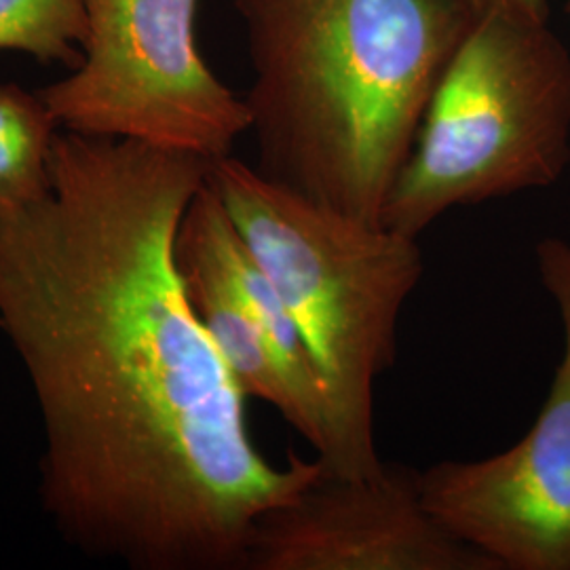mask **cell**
Returning a JSON list of instances; mask_svg holds the SVG:
<instances>
[{
    "instance_id": "6da1fadb",
    "label": "cell",
    "mask_w": 570,
    "mask_h": 570,
    "mask_svg": "<svg viewBox=\"0 0 570 570\" xmlns=\"http://www.w3.org/2000/svg\"><path fill=\"white\" fill-rule=\"evenodd\" d=\"M209 161L58 129L49 190L0 214V334L39 407L61 541L129 570H245L256 520L324 465H273L176 265Z\"/></svg>"
},
{
    "instance_id": "9c48e42d",
    "label": "cell",
    "mask_w": 570,
    "mask_h": 570,
    "mask_svg": "<svg viewBox=\"0 0 570 570\" xmlns=\"http://www.w3.org/2000/svg\"><path fill=\"white\" fill-rule=\"evenodd\" d=\"M58 125L39 94L0 85V214L39 202L49 190Z\"/></svg>"
},
{
    "instance_id": "ba28073f",
    "label": "cell",
    "mask_w": 570,
    "mask_h": 570,
    "mask_svg": "<svg viewBox=\"0 0 570 570\" xmlns=\"http://www.w3.org/2000/svg\"><path fill=\"white\" fill-rule=\"evenodd\" d=\"M174 254L188 301L237 387L245 397L275 407L322 456L330 442L326 410L298 387L265 320L226 275L193 202L178 226Z\"/></svg>"
},
{
    "instance_id": "277c9868",
    "label": "cell",
    "mask_w": 570,
    "mask_h": 570,
    "mask_svg": "<svg viewBox=\"0 0 570 570\" xmlns=\"http://www.w3.org/2000/svg\"><path fill=\"white\" fill-rule=\"evenodd\" d=\"M569 164V49L548 21L492 7L450 58L381 223L419 239L450 209L548 188Z\"/></svg>"
},
{
    "instance_id": "52a82bcc",
    "label": "cell",
    "mask_w": 570,
    "mask_h": 570,
    "mask_svg": "<svg viewBox=\"0 0 570 570\" xmlns=\"http://www.w3.org/2000/svg\"><path fill=\"white\" fill-rule=\"evenodd\" d=\"M245 570H501L425 508L421 471L385 461L366 478L322 473L263 513Z\"/></svg>"
},
{
    "instance_id": "8992f818",
    "label": "cell",
    "mask_w": 570,
    "mask_h": 570,
    "mask_svg": "<svg viewBox=\"0 0 570 570\" xmlns=\"http://www.w3.org/2000/svg\"><path fill=\"white\" fill-rule=\"evenodd\" d=\"M534 256L562 324L548 400L511 449L440 461L421 471V492L440 524L501 570H570V242L546 237Z\"/></svg>"
},
{
    "instance_id": "7a4b0ae2",
    "label": "cell",
    "mask_w": 570,
    "mask_h": 570,
    "mask_svg": "<svg viewBox=\"0 0 570 570\" xmlns=\"http://www.w3.org/2000/svg\"><path fill=\"white\" fill-rule=\"evenodd\" d=\"M256 169L383 225L431 96L478 20L468 0H235Z\"/></svg>"
},
{
    "instance_id": "3957f363",
    "label": "cell",
    "mask_w": 570,
    "mask_h": 570,
    "mask_svg": "<svg viewBox=\"0 0 570 570\" xmlns=\"http://www.w3.org/2000/svg\"><path fill=\"white\" fill-rule=\"evenodd\" d=\"M209 183L247 249L279 292L324 387L330 478L383 468L374 389L397 357L400 317L425 273L416 237L317 204L225 157Z\"/></svg>"
},
{
    "instance_id": "30bf717a",
    "label": "cell",
    "mask_w": 570,
    "mask_h": 570,
    "mask_svg": "<svg viewBox=\"0 0 570 570\" xmlns=\"http://www.w3.org/2000/svg\"><path fill=\"white\" fill-rule=\"evenodd\" d=\"M85 39V0H0V51H20L75 70Z\"/></svg>"
},
{
    "instance_id": "5b68a950",
    "label": "cell",
    "mask_w": 570,
    "mask_h": 570,
    "mask_svg": "<svg viewBox=\"0 0 570 570\" xmlns=\"http://www.w3.org/2000/svg\"><path fill=\"white\" fill-rule=\"evenodd\" d=\"M202 0H85L79 68L37 94L61 131L134 140L214 164L249 131V110L195 41Z\"/></svg>"
},
{
    "instance_id": "8fae6325",
    "label": "cell",
    "mask_w": 570,
    "mask_h": 570,
    "mask_svg": "<svg viewBox=\"0 0 570 570\" xmlns=\"http://www.w3.org/2000/svg\"><path fill=\"white\" fill-rule=\"evenodd\" d=\"M468 2L478 13L492 9V7H510L515 11L529 13L537 20L548 21L550 18V0H468Z\"/></svg>"
}]
</instances>
